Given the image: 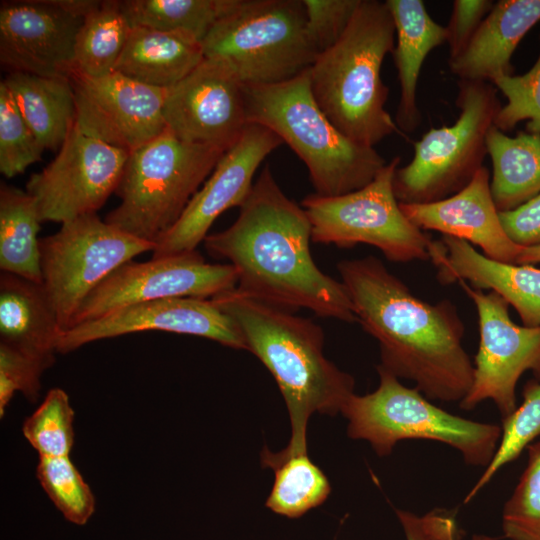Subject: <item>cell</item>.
Listing matches in <instances>:
<instances>
[{
	"mask_svg": "<svg viewBox=\"0 0 540 540\" xmlns=\"http://www.w3.org/2000/svg\"><path fill=\"white\" fill-rule=\"evenodd\" d=\"M310 240L305 210L285 195L266 165L235 222L203 242L211 256L230 261L242 294L291 311L306 308L322 318L357 322L344 284L318 268Z\"/></svg>",
	"mask_w": 540,
	"mask_h": 540,
	"instance_id": "6da1fadb",
	"label": "cell"
},
{
	"mask_svg": "<svg viewBox=\"0 0 540 540\" xmlns=\"http://www.w3.org/2000/svg\"><path fill=\"white\" fill-rule=\"evenodd\" d=\"M354 313L380 348L378 367L415 383L429 400L460 402L474 364L463 346L464 323L450 300L420 299L374 256L337 264Z\"/></svg>",
	"mask_w": 540,
	"mask_h": 540,
	"instance_id": "7a4b0ae2",
	"label": "cell"
},
{
	"mask_svg": "<svg viewBox=\"0 0 540 540\" xmlns=\"http://www.w3.org/2000/svg\"><path fill=\"white\" fill-rule=\"evenodd\" d=\"M239 328L247 350L266 366L284 398L291 424L285 453L307 452V424L313 413H341L354 394V378L323 353L324 332L312 320L236 288L210 299Z\"/></svg>",
	"mask_w": 540,
	"mask_h": 540,
	"instance_id": "3957f363",
	"label": "cell"
},
{
	"mask_svg": "<svg viewBox=\"0 0 540 540\" xmlns=\"http://www.w3.org/2000/svg\"><path fill=\"white\" fill-rule=\"evenodd\" d=\"M394 44L395 26L386 2L361 0L340 39L309 68L319 107L344 135L363 146L374 147L400 132L385 109L389 89L381 78Z\"/></svg>",
	"mask_w": 540,
	"mask_h": 540,
	"instance_id": "277c9868",
	"label": "cell"
},
{
	"mask_svg": "<svg viewBox=\"0 0 540 540\" xmlns=\"http://www.w3.org/2000/svg\"><path fill=\"white\" fill-rule=\"evenodd\" d=\"M248 123L274 132L306 165L315 193L338 196L370 183L387 164L344 135L317 104L309 69L275 84H244Z\"/></svg>",
	"mask_w": 540,
	"mask_h": 540,
	"instance_id": "5b68a950",
	"label": "cell"
},
{
	"mask_svg": "<svg viewBox=\"0 0 540 540\" xmlns=\"http://www.w3.org/2000/svg\"><path fill=\"white\" fill-rule=\"evenodd\" d=\"M376 369L377 389L353 394L341 411L351 439L369 442L380 457L390 455L403 440H432L456 449L468 465H489L500 442L501 426L451 414L388 371Z\"/></svg>",
	"mask_w": 540,
	"mask_h": 540,
	"instance_id": "8992f818",
	"label": "cell"
},
{
	"mask_svg": "<svg viewBox=\"0 0 540 540\" xmlns=\"http://www.w3.org/2000/svg\"><path fill=\"white\" fill-rule=\"evenodd\" d=\"M225 152L185 142L167 128L130 152L109 224L156 244L180 218Z\"/></svg>",
	"mask_w": 540,
	"mask_h": 540,
	"instance_id": "52a82bcc",
	"label": "cell"
},
{
	"mask_svg": "<svg viewBox=\"0 0 540 540\" xmlns=\"http://www.w3.org/2000/svg\"><path fill=\"white\" fill-rule=\"evenodd\" d=\"M204 57L223 61L243 84H275L309 69L318 55L303 0H238L202 41Z\"/></svg>",
	"mask_w": 540,
	"mask_h": 540,
	"instance_id": "ba28073f",
	"label": "cell"
},
{
	"mask_svg": "<svg viewBox=\"0 0 540 540\" xmlns=\"http://www.w3.org/2000/svg\"><path fill=\"white\" fill-rule=\"evenodd\" d=\"M457 120L429 129L414 143L412 160L398 167L393 180L399 203L425 204L463 189L483 167L486 139L501 108L490 82L458 81Z\"/></svg>",
	"mask_w": 540,
	"mask_h": 540,
	"instance_id": "9c48e42d",
	"label": "cell"
},
{
	"mask_svg": "<svg viewBox=\"0 0 540 540\" xmlns=\"http://www.w3.org/2000/svg\"><path fill=\"white\" fill-rule=\"evenodd\" d=\"M401 158L394 157L366 186L338 196H306L301 206L315 243L349 248L367 244L392 262L429 260L432 240L403 213L393 187Z\"/></svg>",
	"mask_w": 540,
	"mask_h": 540,
	"instance_id": "30bf717a",
	"label": "cell"
},
{
	"mask_svg": "<svg viewBox=\"0 0 540 540\" xmlns=\"http://www.w3.org/2000/svg\"><path fill=\"white\" fill-rule=\"evenodd\" d=\"M39 245L42 284L63 332L95 287L117 268L155 247L97 214L62 223L56 233L40 238Z\"/></svg>",
	"mask_w": 540,
	"mask_h": 540,
	"instance_id": "8fae6325",
	"label": "cell"
},
{
	"mask_svg": "<svg viewBox=\"0 0 540 540\" xmlns=\"http://www.w3.org/2000/svg\"><path fill=\"white\" fill-rule=\"evenodd\" d=\"M129 154L85 134L74 122L57 156L26 183L41 221L62 224L96 214L116 192Z\"/></svg>",
	"mask_w": 540,
	"mask_h": 540,
	"instance_id": "7c38bea8",
	"label": "cell"
},
{
	"mask_svg": "<svg viewBox=\"0 0 540 540\" xmlns=\"http://www.w3.org/2000/svg\"><path fill=\"white\" fill-rule=\"evenodd\" d=\"M458 284L476 307L480 335L473 382L459 406L472 410L491 400L503 419L517 407L516 385L522 374L531 371L540 381V326L514 323L509 304L497 293L475 289L464 280Z\"/></svg>",
	"mask_w": 540,
	"mask_h": 540,
	"instance_id": "4fadbf2b",
	"label": "cell"
},
{
	"mask_svg": "<svg viewBox=\"0 0 540 540\" xmlns=\"http://www.w3.org/2000/svg\"><path fill=\"white\" fill-rule=\"evenodd\" d=\"M236 285L237 273L231 264L207 263L196 250L146 262L132 260L89 293L69 328L136 303L177 297L211 299Z\"/></svg>",
	"mask_w": 540,
	"mask_h": 540,
	"instance_id": "5bb4252c",
	"label": "cell"
},
{
	"mask_svg": "<svg viewBox=\"0 0 540 540\" xmlns=\"http://www.w3.org/2000/svg\"><path fill=\"white\" fill-rule=\"evenodd\" d=\"M93 0L2 2L0 62L10 72L68 76L76 37Z\"/></svg>",
	"mask_w": 540,
	"mask_h": 540,
	"instance_id": "9a60e30c",
	"label": "cell"
},
{
	"mask_svg": "<svg viewBox=\"0 0 540 540\" xmlns=\"http://www.w3.org/2000/svg\"><path fill=\"white\" fill-rule=\"evenodd\" d=\"M163 114L179 139L226 152L248 124L244 84L223 61L204 57L166 90Z\"/></svg>",
	"mask_w": 540,
	"mask_h": 540,
	"instance_id": "2e32d148",
	"label": "cell"
},
{
	"mask_svg": "<svg viewBox=\"0 0 540 540\" xmlns=\"http://www.w3.org/2000/svg\"><path fill=\"white\" fill-rule=\"evenodd\" d=\"M75 123L87 135L132 152L166 129L167 89L152 87L115 71L91 77L72 70Z\"/></svg>",
	"mask_w": 540,
	"mask_h": 540,
	"instance_id": "e0dca14e",
	"label": "cell"
},
{
	"mask_svg": "<svg viewBox=\"0 0 540 540\" xmlns=\"http://www.w3.org/2000/svg\"><path fill=\"white\" fill-rule=\"evenodd\" d=\"M283 141L268 128L248 123L238 142L226 151L192 197L178 221L156 242L152 258L195 251L214 221L241 206L263 160Z\"/></svg>",
	"mask_w": 540,
	"mask_h": 540,
	"instance_id": "ac0fdd59",
	"label": "cell"
},
{
	"mask_svg": "<svg viewBox=\"0 0 540 540\" xmlns=\"http://www.w3.org/2000/svg\"><path fill=\"white\" fill-rule=\"evenodd\" d=\"M149 330L200 336L247 350L235 322L211 300L177 297L136 303L73 326L62 332L57 352L69 353L90 342Z\"/></svg>",
	"mask_w": 540,
	"mask_h": 540,
	"instance_id": "d6986e66",
	"label": "cell"
},
{
	"mask_svg": "<svg viewBox=\"0 0 540 540\" xmlns=\"http://www.w3.org/2000/svg\"><path fill=\"white\" fill-rule=\"evenodd\" d=\"M490 173L483 166L460 191L439 201L400 204L419 229L433 230L480 247L494 260L517 264L521 246L505 232L490 188Z\"/></svg>",
	"mask_w": 540,
	"mask_h": 540,
	"instance_id": "ffe728a7",
	"label": "cell"
},
{
	"mask_svg": "<svg viewBox=\"0 0 540 540\" xmlns=\"http://www.w3.org/2000/svg\"><path fill=\"white\" fill-rule=\"evenodd\" d=\"M429 260L441 284L464 280L495 292L514 307L524 326H540V268L491 259L469 242L446 235L431 242Z\"/></svg>",
	"mask_w": 540,
	"mask_h": 540,
	"instance_id": "44dd1931",
	"label": "cell"
},
{
	"mask_svg": "<svg viewBox=\"0 0 540 540\" xmlns=\"http://www.w3.org/2000/svg\"><path fill=\"white\" fill-rule=\"evenodd\" d=\"M540 21V0H500L484 18L471 41L449 68L459 80L492 82L512 75L513 53Z\"/></svg>",
	"mask_w": 540,
	"mask_h": 540,
	"instance_id": "7402d4cb",
	"label": "cell"
},
{
	"mask_svg": "<svg viewBox=\"0 0 540 540\" xmlns=\"http://www.w3.org/2000/svg\"><path fill=\"white\" fill-rule=\"evenodd\" d=\"M394 21L396 43L392 51L400 84L395 115L398 129L414 131L421 122L417 84L422 65L431 51L447 40L446 27L429 15L421 0H386Z\"/></svg>",
	"mask_w": 540,
	"mask_h": 540,
	"instance_id": "603a6c76",
	"label": "cell"
},
{
	"mask_svg": "<svg viewBox=\"0 0 540 540\" xmlns=\"http://www.w3.org/2000/svg\"><path fill=\"white\" fill-rule=\"evenodd\" d=\"M62 332L43 284L1 273L0 343L27 354L55 358Z\"/></svg>",
	"mask_w": 540,
	"mask_h": 540,
	"instance_id": "cb8c5ba5",
	"label": "cell"
},
{
	"mask_svg": "<svg viewBox=\"0 0 540 540\" xmlns=\"http://www.w3.org/2000/svg\"><path fill=\"white\" fill-rule=\"evenodd\" d=\"M204 59L202 43L184 34L133 26L115 71L169 89Z\"/></svg>",
	"mask_w": 540,
	"mask_h": 540,
	"instance_id": "d4e9b609",
	"label": "cell"
},
{
	"mask_svg": "<svg viewBox=\"0 0 540 540\" xmlns=\"http://www.w3.org/2000/svg\"><path fill=\"white\" fill-rule=\"evenodd\" d=\"M3 82L41 147L60 148L75 122V97L69 77L9 72Z\"/></svg>",
	"mask_w": 540,
	"mask_h": 540,
	"instance_id": "484cf974",
	"label": "cell"
},
{
	"mask_svg": "<svg viewBox=\"0 0 540 540\" xmlns=\"http://www.w3.org/2000/svg\"><path fill=\"white\" fill-rule=\"evenodd\" d=\"M492 161L490 188L499 212L513 210L540 192V134L508 136L492 126L486 139Z\"/></svg>",
	"mask_w": 540,
	"mask_h": 540,
	"instance_id": "4316f807",
	"label": "cell"
},
{
	"mask_svg": "<svg viewBox=\"0 0 540 540\" xmlns=\"http://www.w3.org/2000/svg\"><path fill=\"white\" fill-rule=\"evenodd\" d=\"M35 199L14 186L0 188V268L42 284L40 238L41 223Z\"/></svg>",
	"mask_w": 540,
	"mask_h": 540,
	"instance_id": "83f0119b",
	"label": "cell"
},
{
	"mask_svg": "<svg viewBox=\"0 0 540 540\" xmlns=\"http://www.w3.org/2000/svg\"><path fill=\"white\" fill-rule=\"evenodd\" d=\"M261 465L274 471V483L265 505L272 512L298 518L323 504L331 492V485L323 471L310 459L307 452H272L264 447Z\"/></svg>",
	"mask_w": 540,
	"mask_h": 540,
	"instance_id": "f1b7e54d",
	"label": "cell"
},
{
	"mask_svg": "<svg viewBox=\"0 0 540 540\" xmlns=\"http://www.w3.org/2000/svg\"><path fill=\"white\" fill-rule=\"evenodd\" d=\"M130 29L120 1H99L77 34L73 70L91 77L115 72Z\"/></svg>",
	"mask_w": 540,
	"mask_h": 540,
	"instance_id": "f546056e",
	"label": "cell"
},
{
	"mask_svg": "<svg viewBox=\"0 0 540 540\" xmlns=\"http://www.w3.org/2000/svg\"><path fill=\"white\" fill-rule=\"evenodd\" d=\"M131 27L187 35L201 42L238 0H125L120 1Z\"/></svg>",
	"mask_w": 540,
	"mask_h": 540,
	"instance_id": "4dcf8cb0",
	"label": "cell"
},
{
	"mask_svg": "<svg viewBox=\"0 0 540 540\" xmlns=\"http://www.w3.org/2000/svg\"><path fill=\"white\" fill-rule=\"evenodd\" d=\"M520 406L502 419L501 438L497 450L464 499L470 502L506 464L517 459L532 441L540 436V381L529 380L523 387Z\"/></svg>",
	"mask_w": 540,
	"mask_h": 540,
	"instance_id": "1f68e13d",
	"label": "cell"
},
{
	"mask_svg": "<svg viewBox=\"0 0 540 540\" xmlns=\"http://www.w3.org/2000/svg\"><path fill=\"white\" fill-rule=\"evenodd\" d=\"M36 477L68 522L83 526L93 516L94 494L70 456L39 457Z\"/></svg>",
	"mask_w": 540,
	"mask_h": 540,
	"instance_id": "d6a6232c",
	"label": "cell"
},
{
	"mask_svg": "<svg viewBox=\"0 0 540 540\" xmlns=\"http://www.w3.org/2000/svg\"><path fill=\"white\" fill-rule=\"evenodd\" d=\"M74 415L68 394L61 388H53L26 418L22 433L39 457L70 456L74 444Z\"/></svg>",
	"mask_w": 540,
	"mask_h": 540,
	"instance_id": "836d02e7",
	"label": "cell"
},
{
	"mask_svg": "<svg viewBox=\"0 0 540 540\" xmlns=\"http://www.w3.org/2000/svg\"><path fill=\"white\" fill-rule=\"evenodd\" d=\"M526 449V467L502 510L508 540H540V441Z\"/></svg>",
	"mask_w": 540,
	"mask_h": 540,
	"instance_id": "e575fe53",
	"label": "cell"
},
{
	"mask_svg": "<svg viewBox=\"0 0 540 540\" xmlns=\"http://www.w3.org/2000/svg\"><path fill=\"white\" fill-rule=\"evenodd\" d=\"M44 149L25 122L14 99L0 83V171L11 178L41 159Z\"/></svg>",
	"mask_w": 540,
	"mask_h": 540,
	"instance_id": "d590c367",
	"label": "cell"
},
{
	"mask_svg": "<svg viewBox=\"0 0 540 540\" xmlns=\"http://www.w3.org/2000/svg\"><path fill=\"white\" fill-rule=\"evenodd\" d=\"M491 83L507 99L495 117V127L507 132L528 120L526 132L540 134V54L525 74L500 76Z\"/></svg>",
	"mask_w": 540,
	"mask_h": 540,
	"instance_id": "8d00e7d4",
	"label": "cell"
},
{
	"mask_svg": "<svg viewBox=\"0 0 540 540\" xmlns=\"http://www.w3.org/2000/svg\"><path fill=\"white\" fill-rule=\"evenodd\" d=\"M55 358L27 354L6 344L0 343V416L16 392H21L28 400L39 397L40 379Z\"/></svg>",
	"mask_w": 540,
	"mask_h": 540,
	"instance_id": "74e56055",
	"label": "cell"
},
{
	"mask_svg": "<svg viewBox=\"0 0 540 540\" xmlns=\"http://www.w3.org/2000/svg\"><path fill=\"white\" fill-rule=\"evenodd\" d=\"M361 0H303L306 30L317 54L333 46L347 29Z\"/></svg>",
	"mask_w": 540,
	"mask_h": 540,
	"instance_id": "f35d334b",
	"label": "cell"
},
{
	"mask_svg": "<svg viewBox=\"0 0 540 540\" xmlns=\"http://www.w3.org/2000/svg\"><path fill=\"white\" fill-rule=\"evenodd\" d=\"M491 0H455L447 30L449 59L457 57L467 47L484 18L492 9Z\"/></svg>",
	"mask_w": 540,
	"mask_h": 540,
	"instance_id": "ab89813d",
	"label": "cell"
},
{
	"mask_svg": "<svg viewBox=\"0 0 540 540\" xmlns=\"http://www.w3.org/2000/svg\"><path fill=\"white\" fill-rule=\"evenodd\" d=\"M499 214L505 232L514 243L521 247L540 245V192L519 207Z\"/></svg>",
	"mask_w": 540,
	"mask_h": 540,
	"instance_id": "60d3db41",
	"label": "cell"
},
{
	"mask_svg": "<svg viewBox=\"0 0 540 540\" xmlns=\"http://www.w3.org/2000/svg\"><path fill=\"white\" fill-rule=\"evenodd\" d=\"M407 540H457L456 525L451 519L437 515L419 518L410 512L397 510Z\"/></svg>",
	"mask_w": 540,
	"mask_h": 540,
	"instance_id": "b9f144b4",
	"label": "cell"
},
{
	"mask_svg": "<svg viewBox=\"0 0 540 540\" xmlns=\"http://www.w3.org/2000/svg\"><path fill=\"white\" fill-rule=\"evenodd\" d=\"M540 263V245L521 247L517 264H536Z\"/></svg>",
	"mask_w": 540,
	"mask_h": 540,
	"instance_id": "7bdbcfd3",
	"label": "cell"
},
{
	"mask_svg": "<svg viewBox=\"0 0 540 540\" xmlns=\"http://www.w3.org/2000/svg\"><path fill=\"white\" fill-rule=\"evenodd\" d=\"M471 540H496V538L484 534H474Z\"/></svg>",
	"mask_w": 540,
	"mask_h": 540,
	"instance_id": "ee69618b",
	"label": "cell"
}]
</instances>
